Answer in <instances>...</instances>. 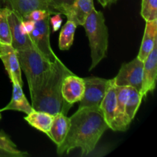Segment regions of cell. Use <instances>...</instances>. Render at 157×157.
I'll list each match as a JSON object with an SVG mask.
<instances>
[{
	"mask_svg": "<svg viewBox=\"0 0 157 157\" xmlns=\"http://www.w3.org/2000/svg\"><path fill=\"white\" fill-rule=\"evenodd\" d=\"M70 127L62 144L57 147L58 155L80 148L81 156H87L94 150L104 132L109 127L100 108L83 107L72 115Z\"/></svg>",
	"mask_w": 157,
	"mask_h": 157,
	"instance_id": "cell-1",
	"label": "cell"
},
{
	"mask_svg": "<svg viewBox=\"0 0 157 157\" xmlns=\"http://www.w3.org/2000/svg\"><path fill=\"white\" fill-rule=\"evenodd\" d=\"M72 72L58 58L53 61L52 69L44 80L38 95L32 101V106L36 110L47 112L52 115L62 113L67 115L72 106L63 99L61 85L64 78Z\"/></svg>",
	"mask_w": 157,
	"mask_h": 157,
	"instance_id": "cell-2",
	"label": "cell"
},
{
	"mask_svg": "<svg viewBox=\"0 0 157 157\" xmlns=\"http://www.w3.org/2000/svg\"><path fill=\"white\" fill-rule=\"evenodd\" d=\"M20 67L29 84L31 99L38 95L44 80L52 69L53 61L44 58L35 46L17 51Z\"/></svg>",
	"mask_w": 157,
	"mask_h": 157,
	"instance_id": "cell-3",
	"label": "cell"
},
{
	"mask_svg": "<svg viewBox=\"0 0 157 157\" xmlns=\"http://www.w3.org/2000/svg\"><path fill=\"white\" fill-rule=\"evenodd\" d=\"M83 26L89 40L91 57V64L89 71H91L107 56L108 29L106 25L104 14L95 9L89 14Z\"/></svg>",
	"mask_w": 157,
	"mask_h": 157,
	"instance_id": "cell-4",
	"label": "cell"
},
{
	"mask_svg": "<svg viewBox=\"0 0 157 157\" xmlns=\"http://www.w3.org/2000/svg\"><path fill=\"white\" fill-rule=\"evenodd\" d=\"M84 92L80 101L78 108L95 107L100 108L101 103L105 94L110 79L98 77L84 78Z\"/></svg>",
	"mask_w": 157,
	"mask_h": 157,
	"instance_id": "cell-5",
	"label": "cell"
},
{
	"mask_svg": "<svg viewBox=\"0 0 157 157\" xmlns=\"http://www.w3.org/2000/svg\"><path fill=\"white\" fill-rule=\"evenodd\" d=\"M144 61L136 58L122 64L117 75L113 78L117 86L133 87L140 92L143 84Z\"/></svg>",
	"mask_w": 157,
	"mask_h": 157,
	"instance_id": "cell-6",
	"label": "cell"
},
{
	"mask_svg": "<svg viewBox=\"0 0 157 157\" xmlns=\"http://www.w3.org/2000/svg\"><path fill=\"white\" fill-rule=\"evenodd\" d=\"M50 15L41 21L35 22L33 31L29 35L35 48L45 58L54 61L58 57L52 50L50 43Z\"/></svg>",
	"mask_w": 157,
	"mask_h": 157,
	"instance_id": "cell-7",
	"label": "cell"
},
{
	"mask_svg": "<svg viewBox=\"0 0 157 157\" xmlns=\"http://www.w3.org/2000/svg\"><path fill=\"white\" fill-rule=\"evenodd\" d=\"M0 59L12 83H18L22 87L21 69L17 51L11 44H0Z\"/></svg>",
	"mask_w": 157,
	"mask_h": 157,
	"instance_id": "cell-8",
	"label": "cell"
},
{
	"mask_svg": "<svg viewBox=\"0 0 157 157\" xmlns=\"http://www.w3.org/2000/svg\"><path fill=\"white\" fill-rule=\"evenodd\" d=\"M84 92V78H80L73 73L67 75L64 78L61 85V94L63 99L69 105L81 101Z\"/></svg>",
	"mask_w": 157,
	"mask_h": 157,
	"instance_id": "cell-9",
	"label": "cell"
},
{
	"mask_svg": "<svg viewBox=\"0 0 157 157\" xmlns=\"http://www.w3.org/2000/svg\"><path fill=\"white\" fill-rule=\"evenodd\" d=\"M157 77V44L144 61L143 84L140 94L143 98L153 92L156 87Z\"/></svg>",
	"mask_w": 157,
	"mask_h": 157,
	"instance_id": "cell-10",
	"label": "cell"
},
{
	"mask_svg": "<svg viewBox=\"0 0 157 157\" xmlns=\"http://www.w3.org/2000/svg\"><path fill=\"white\" fill-rule=\"evenodd\" d=\"M8 18H9L11 37H12L11 45L16 51L34 46L29 35H25L21 29L22 18L18 15L16 12L9 9Z\"/></svg>",
	"mask_w": 157,
	"mask_h": 157,
	"instance_id": "cell-11",
	"label": "cell"
},
{
	"mask_svg": "<svg viewBox=\"0 0 157 157\" xmlns=\"http://www.w3.org/2000/svg\"><path fill=\"white\" fill-rule=\"evenodd\" d=\"M128 97V87L117 86V107L115 118L111 130L124 132L129 128L130 123L126 116V104Z\"/></svg>",
	"mask_w": 157,
	"mask_h": 157,
	"instance_id": "cell-12",
	"label": "cell"
},
{
	"mask_svg": "<svg viewBox=\"0 0 157 157\" xmlns=\"http://www.w3.org/2000/svg\"><path fill=\"white\" fill-rule=\"evenodd\" d=\"M117 107V85L114 80L110 79L105 94L101 103L100 109L104 115V120L109 129H112L114 122Z\"/></svg>",
	"mask_w": 157,
	"mask_h": 157,
	"instance_id": "cell-13",
	"label": "cell"
},
{
	"mask_svg": "<svg viewBox=\"0 0 157 157\" xmlns=\"http://www.w3.org/2000/svg\"><path fill=\"white\" fill-rule=\"evenodd\" d=\"M70 127V119L67 115L58 113L54 115L48 136L55 143L57 147L61 145L65 139Z\"/></svg>",
	"mask_w": 157,
	"mask_h": 157,
	"instance_id": "cell-14",
	"label": "cell"
},
{
	"mask_svg": "<svg viewBox=\"0 0 157 157\" xmlns=\"http://www.w3.org/2000/svg\"><path fill=\"white\" fill-rule=\"evenodd\" d=\"M157 44V20L146 21L145 30L137 58L144 61Z\"/></svg>",
	"mask_w": 157,
	"mask_h": 157,
	"instance_id": "cell-15",
	"label": "cell"
},
{
	"mask_svg": "<svg viewBox=\"0 0 157 157\" xmlns=\"http://www.w3.org/2000/svg\"><path fill=\"white\" fill-rule=\"evenodd\" d=\"M94 9V0H75L65 16L67 20L74 21L77 25L83 26L86 18Z\"/></svg>",
	"mask_w": 157,
	"mask_h": 157,
	"instance_id": "cell-16",
	"label": "cell"
},
{
	"mask_svg": "<svg viewBox=\"0 0 157 157\" xmlns=\"http://www.w3.org/2000/svg\"><path fill=\"white\" fill-rule=\"evenodd\" d=\"M4 1L7 4L8 9L16 12L21 18L35 9H44L49 11L48 0H4Z\"/></svg>",
	"mask_w": 157,
	"mask_h": 157,
	"instance_id": "cell-17",
	"label": "cell"
},
{
	"mask_svg": "<svg viewBox=\"0 0 157 157\" xmlns=\"http://www.w3.org/2000/svg\"><path fill=\"white\" fill-rule=\"evenodd\" d=\"M32 110L33 107L28 101L21 86L18 83H12V99L6 107L0 109V112L5 110H15L29 114Z\"/></svg>",
	"mask_w": 157,
	"mask_h": 157,
	"instance_id": "cell-18",
	"label": "cell"
},
{
	"mask_svg": "<svg viewBox=\"0 0 157 157\" xmlns=\"http://www.w3.org/2000/svg\"><path fill=\"white\" fill-rule=\"evenodd\" d=\"M53 117L54 115L51 113L33 109L27 116L25 117V120L29 125L48 136Z\"/></svg>",
	"mask_w": 157,
	"mask_h": 157,
	"instance_id": "cell-19",
	"label": "cell"
},
{
	"mask_svg": "<svg viewBox=\"0 0 157 157\" xmlns=\"http://www.w3.org/2000/svg\"><path fill=\"white\" fill-rule=\"evenodd\" d=\"M143 98H144L139 90L133 87H128V97L126 104V116L130 124L134 119Z\"/></svg>",
	"mask_w": 157,
	"mask_h": 157,
	"instance_id": "cell-20",
	"label": "cell"
},
{
	"mask_svg": "<svg viewBox=\"0 0 157 157\" xmlns=\"http://www.w3.org/2000/svg\"><path fill=\"white\" fill-rule=\"evenodd\" d=\"M77 25L71 20H67L61 29L58 38V47L61 50H68L72 46L75 38Z\"/></svg>",
	"mask_w": 157,
	"mask_h": 157,
	"instance_id": "cell-21",
	"label": "cell"
},
{
	"mask_svg": "<svg viewBox=\"0 0 157 157\" xmlns=\"http://www.w3.org/2000/svg\"><path fill=\"white\" fill-rule=\"evenodd\" d=\"M9 11L8 8L0 9V44H12L10 26L8 18Z\"/></svg>",
	"mask_w": 157,
	"mask_h": 157,
	"instance_id": "cell-22",
	"label": "cell"
},
{
	"mask_svg": "<svg viewBox=\"0 0 157 157\" xmlns=\"http://www.w3.org/2000/svg\"><path fill=\"white\" fill-rule=\"evenodd\" d=\"M0 149L12 153L15 157H25L29 156L27 152L21 151L17 148V146L10 139L8 135L0 132Z\"/></svg>",
	"mask_w": 157,
	"mask_h": 157,
	"instance_id": "cell-23",
	"label": "cell"
},
{
	"mask_svg": "<svg viewBox=\"0 0 157 157\" xmlns=\"http://www.w3.org/2000/svg\"><path fill=\"white\" fill-rule=\"evenodd\" d=\"M140 13L146 21L157 20V0H142Z\"/></svg>",
	"mask_w": 157,
	"mask_h": 157,
	"instance_id": "cell-24",
	"label": "cell"
},
{
	"mask_svg": "<svg viewBox=\"0 0 157 157\" xmlns=\"http://www.w3.org/2000/svg\"><path fill=\"white\" fill-rule=\"evenodd\" d=\"M75 0H48L49 11L52 13H60L65 15Z\"/></svg>",
	"mask_w": 157,
	"mask_h": 157,
	"instance_id": "cell-25",
	"label": "cell"
},
{
	"mask_svg": "<svg viewBox=\"0 0 157 157\" xmlns=\"http://www.w3.org/2000/svg\"><path fill=\"white\" fill-rule=\"evenodd\" d=\"M52 12L50 11L44 10V9H35V10L32 11L27 15L23 17V19L30 20V21H34V22H38V21H41L44 18H45L48 15H52Z\"/></svg>",
	"mask_w": 157,
	"mask_h": 157,
	"instance_id": "cell-26",
	"label": "cell"
},
{
	"mask_svg": "<svg viewBox=\"0 0 157 157\" xmlns=\"http://www.w3.org/2000/svg\"><path fill=\"white\" fill-rule=\"evenodd\" d=\"M61 14L60 13H55L50 15L49 22L52 25L53 32H57L61 28V23H62V18H61Z\"/></svg>",
	"mask_w": 157,
	"mask_h": 157,
	"instance_id": "cell-27",
	"label": "cell"
},
{
	"mask_svg": "<svg viewBox=\"0 0 157 157\" xmlns=\"http://www.w3.org/2000/svg\"><path fill=\"white\" fill-rule=\"evenodd\" d=\"M35 22H34V21L22 18V20H21V29H22L25 35H30L31 32L33 31L34 28H35Z\"/></svg>",
	"mask_w": 157,
	"mask_h": 157,
	"instance_id": "cell-28",
	"label": "cell"
},
{
	"mask_svg": "<svg viewBox=\"0 0 157 157\" xmlns=\"http://www.w3.org/2000/svg\"><path fill=\"white\" fill-rule=\"evenodd\" d=\"M118 0H98L101 5L104 7H107V6H110L112 4H114L117 2Z\"/></svg>",
	"mask_w": 157,
	"mask_h": 157,
	"instance_id": "cell-29",
	"label": "cell"
},
{
	"mask_svg": "<svg viewBox=\"0 0 157 157\" xmlns=\"http://www.w3.org/2000/svg\"><path fill=\"white\" fill-rule=\"evenodd\" d=\"M0 157H15L12 153L0 149Z\"/></svg>",
	"mask_w": 157,
	"mask_h": 157,
	"instance_id": "cell-30",
	"label": "cell"
},
{
	"mask_svg": "<svg viewBox=\"0 0 157 157\" xmlns=\"http://www.w3.org/2000/svg\"><path fill=\"white\" fill-rule=\"evenodd\" d=\"M1 118H2V115H1V113H0V120H1Z\"/></svg>",
	"mask_w": 157,
	"mask_h": 157,
	"instance_id": "cell-31",
	"label": "cell"
}]
</instances>
